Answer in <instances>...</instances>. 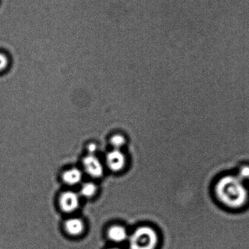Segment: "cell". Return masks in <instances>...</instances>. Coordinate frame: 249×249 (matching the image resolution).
Instances as JSON below:
<instances>
[{
    "label": "cell",
    "instance_id": "6da1fadb",
    "mask_svg": "<svg viewBox=\"0 0 249 249\" xmlns=\"http://www.w3.org/2000/svg\"><path fill=\"white\" fill-rule=\"evenodd\" d=\"M244 181L237 176H227L217 182L215 193L222 204L231 209L243 207L249 197Z\"/></svg>",
    "mask_w": 249,
    "mask_h": 249
},
{
    "label": "cell",
    "instance_id": "7a4b0ae2",
    "mask_svg": "<svg viewBox=\"0 0 249 249\" xmlns=\"http://www.w3.org/2000/svg\"><path fill=\"white\" fill-rule=\"evenodd\" d=\"M158 242L156 231L149 227L137 229L129 238L130 249H155Z\"/></svg>",
    "mask_w": 249,
    "mask_h": 249
},
{
    "label": "cell",
    "instance_id": "3957f363",
    "mask_svg": "<svg viewBox=\"0 0 249 249\" xmlns=\"http://www.w3.org/2000/svg\"><path fill=\"white\" fill-rule=\"evenodd\" d=\"M83 166L86 173L93 178L102 177L104 173L103 166L95 155H88L84 157Z\"/></svg>",
    "mask_w": 249,
    "mask_h": 249
},
{
    "label": "cell",
    "instance_id": "277c9868",
    "mask_svg": "<svg viewBox=\"0 0 249 249\" xmlns=\"http://www.w3.org/2000/svg\"><path fill=\"white\" fill-rule=\"evenodd\" d=\"M59 205L63 212L71 213L76 210L79 205V197L76 193L65 192L60 195Z\"/></svg>",
    "mask_w": 249,
    "mask_h": 249
},
{
    "label": "cell",
    "instance_id": "5b68a950",
    "mask_svg": "<svg viewBox=\"0 0 249 249\" xmlns=\"http://www.w3.org/2000/svg\"><path fill=\"white\" fill-rule=\"evenodd\" d=\"M106 162L110 170L117 172L124 168L125 163L124 155L120 150L113 149L108 152Z\"/></svg>",
    "mask_w": 249,
    "mask_h": 249
},
{
    "label": "cell",
    "instance_id": "8992f818",
    "mask_svg": "<svg viewBox=\"0 0 249 249\" xmlns=\"http://www.w3.org/2000/svg\"><path fill=\"white\" fill-rule=\"evenodd\" d=\"M64 227L67 233L74 236L80 235L84 231V222L76 217L68 219L65 222Z\"/></svg>",
    "mask_w": 249,
    "mask_h": 249
},
{
    "label": "cell",
    "instance_id": "52a82bcc",
    "mask_svg": "<svg viewBox=\"0 0 249 249\" xmlns=\"http://www.w3.org/2000/svg\"><path fill=\"white\" fill-rule=\"evenodd\" d=\"M63 180L69 185H75L81 182L82 173L79 169L74 168L70 169L63 173Z\"/></svg>",
    "mask_w": 249,
    "mask_h": 249
},
{
    "label": "cell",
    "instance_id": "ba28073f",
    "mask_svg": "<svg viewBox=\"0 0 249 249\" xmlns=\"http://www.w3.org/2000/svg\"><path fill=\"white\" fill-rule=\"evenodd\" d=\"M108 237L115 243H122L127 238L126 230L121 226H113L108 231Z\"/></svg>",
    "mask_w": 249,
    "mask_h": 249
},
{
    "label": "cell",
    "instance_id": "9c48e42d",
    "mask_svg": "<svg viewBox=\"0 0 249 249\" xmlns=\"http://www.w3.org/2000/svg\"><path fill=\"white\" fill-rule=\"evenodd\" d=\"M96 192H97V187H96L95 183L91 182L84 183L82 186L81 191H80L82 196L86 198L93 197Z\"/></svg>",
    "mask_w": 249,
    "mask_h": 249
},
{
    "label": "cell",
    "instance_id": "30bf717a",
    "mask_svg": "<svg viewBox=\"0 0 249 249\" xmlns=\"http://www.w3.org/2000/svg\"><path fill=\"white\" fill-rule=\"evenodd\" d=\"M110 142L114 149L120 150L125 144V139L123 135L116 134L111 137Z\"/></svg>",
    "mask_w": 249,
    "mask_h": 249
},
{
    "label": "cell",
    "instance_id": "8fae6325",
    "mask_svg": "<svg viewBox=\"0 0 249 249\" xmlns=\"http://www.w3.org/2000/svg\"><path fill=\"white\" fill-rule=\"evenodd\" d=\"M10 61L6 54L3 53H0V72L6 71L9 67Z\"/></svg>",
    "mask_w": 249,
    "mask_h": 249
},
{
    "label": "cell",
    "instance_id": "7c38bea8",
    "mask_svg": "<svg viewBox=\"0 0 249 249\" xmlns=\"http://www.w3.org/2000/svg\"><path fill=\"white\" fill-rule=\"evenodd\" d=\"M238 177L243 180H249V167L248 166H243L240 169L238 175Z\"/></svg>",
    "mask_w": 249,
    "mask_h": 249
},
{
    "label": "cell",
    "instance_id": "4fadbf2b",
    "mask_svg": "<svg viewBox=\"0 0 249 249\" xmlns=\"http://www.w3.org/2000/svg\"><path fill=\"white\" fill-rule=\"evenodd\" d=\"M88 149L89 152V155H94L97 150V145L93 142H91L88 145Z\"/></svg>",
    "mask_w": 249,
    "mask_h": 249
},
{
    "label": "cell",
    "instance_id": "5bb4252c",
    "mask_svg": "<svg viewBox=\"0 0 249 249\" xmlns=\"http://www.w3.org/2000/svg\"><path fill=\"white\" fill-rule=\"evenodd\" d=\"M119 249V248H113V249Z\"/></svg>",
    "mask_w": 249,
    "mask_h": 249
}]
</instances>
